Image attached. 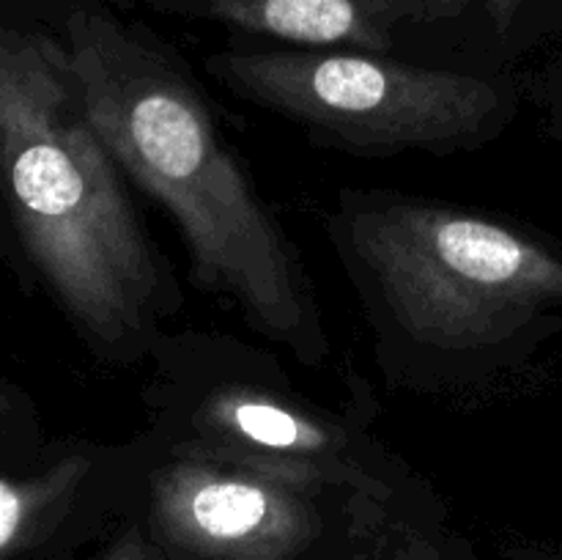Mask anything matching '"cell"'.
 Listing matches in <instances>:
<instances>
[{
    "label": "cell",
    "instance_id": "cell-1",
    "mask_svg": "<svg viewBox=\"0 0 562 560\" xmlns=\"http://www.w3.org/2000/svg\"><path fill=\"white\" fill-rule=\"evenodd\" d=\"M69 60L88 119L124 173L157 198L184 234L192 278L300 360L327 351L289 239L247 181L198 88L110 14L77 11Z\"/></svg>",
    "mask_w": 562,
    "mask_h": 560
},
{
    "label": "cell",
    "instance_id": "cell-2",
    "mask_svg": "<svg viewBox=\"0 0 562 560\" xmlns=\"http://www.w3.org/2000/svg\"><path fill=\"white\" fill-rule=\"evenodd\" d=\"M119 170L88 119L69 49L0 31L5 201L60 305L108 349L135 344L168 300Z\"/></svg>",
    "mask_w": 562,
    "mask_h": 560
},
{
    "label": "cell",
    "instance_id": "cell-3",
    "mask_svg": "<svg viewBox=\"0 0 562 560\" xmlns=\"http://www.w3.org/2000/svg\"><path fill=\"white\" fill-rule=\"evenodd\" d=\"M351 242L406 333L434 346L497 344L562 300V258L481 214L382 203L357 214Z\"/></svg>",
    "mask_w": 562,
    "mask_h": 560
},
{
    "label": "cell",
    "instance_id": "cell-4",
    "mask_svg": "<svg viewBox=\"0 0 562 560\" xmlns=\"http://www.w3.org/2000/svg\"><path fill=\"white\" fill-rule=\"evenodd\" d=\"M209 69L241 97L368 154L475 146L503 110L499 91L481 77L379 53H223Z\"/></svg>",
    "mask_w": 562,
    "mask_h": 560
},
{
    "label": "cell",
    "instance_id": "cell-5",
    "mask_svg": "<svg viewBox=\"0 0 562 560\" xmlns=\"http://www.w3.org/2000/svg\"><path fill=\"white\" fill-rule=\"evenodd\" d=\"M192 426L195 439L184 445L187 450L300 492L327 486L379 492L344 428L272 390L250 384L217 388L192 412Z\"/></svg>",
    "mask_w": 562,
    "mask_h": 560
},
{
    "label": "cell",
    "instance_id": "cell-6",
    "mask_svg": "<svg viewBox=\"0 0 562 560\" xmlns=\"http://www.w3.org/2000/svg\"><path fill=\"white\" fill-rule=\"evenodd\" d=\"M154 497L170 536L234 558H278L313 527L305 492L187 448L159 472Z\"/></svg>",
    "mask_w": 562,
    "mask_h": 560
},
{
    "label": "cell",
    "instance_id": "cell-7",
    "mask_svg": "<svg viewBox=\"0 0 562 560\" xmlns=\"http://www.w3.org/2000/svg\"><path fill=\"white\" fill-rule=\"evenodd\" d=\"M241 31L307 47L384 55L409 22L428 20L423 0H170Z\"/></svg>",
    "mask_w": 562,
    "mask_h": 560
},
{
    "label": "cell",
    "instance_id": "cell-8",
    "mask_svg": "<svg viewBox=\"0 0 562 560\" xmlns=\"http://www.w3.org/2000/svg\"><path fill=\"white\" fill-rule=\"evenodd\" d=\"M86 456H66L31 478L0 475V555L14 547L42 516L75 494L88 472Z\"/></svg>",
    "mask_w": 562,
    "mask_h": 560
},
{
    "label": "cell",
    "instance_id": "cell-9",
    "mask_svg": "<svg viewBox=\"0 0 562 560\" xmlns=\"http://www.w3.org/2000/svg\"><path fill=\"white\" fill-rule=\"evenodd\" d=\"M527 3H530V0H483L486 14L492 16L494 27H497L499 33H508L510 27L516 25V20L521 16Z\"/></svg>",
    "mask_w": 562,
    "mask_h": 560
},
{
    "label": "cell",
    "instance_id": "cell-10",
    "mask_svg": "<svg viewBox=\"0 0 562 560\" xmlns=\"http://www.w3.org/2000/svg\"><path fill=\"white\" fill-rule=\"evenodd\" d=\"M428 11V20H450V16L464 14L472 0H423Z\"/></svg>",
    "mask_w": 562,
    "mask_h": 560
},
{
    "label": "cell",
    "instance_id": "cell-11",
    "mask_svg": "<svg viewBox=\"0 0 562 560\" xmlns=\"http://www.w3.org/2000/svg\"><path fill=\"white\" fill-rule=\"evenodd\" d=\"M5 410H9V404H5V395L0 393V426H3V417H5Z\"/></svg>",
    "mask_w": 562,
    "mask_h": 560
}]
</instances>
